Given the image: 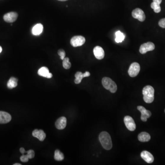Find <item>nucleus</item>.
Listing matches in <instances>:
<instances>
[{
    "label": "nucleus",
    "instance_id": "f257e3e1",
    "mask_svg": "<svg viewBox=\"0 0 165 165\" xmlns=\"http://www.w3.org/2000/svg\"><path fill=\"white\" fill-rule=\"evenodd\" d=\"M99 141L104 149L107 150H110L112 147V139L110 134L107 132H102L99 134Z\"/></svg>",
    "mask_w": 165,
    "mask_h": 165
},
{
    "label": "nucleus",
    "instance_id": "f03ea898",
    "mask_svg": "<svg viewBox=\"0 0 165 165\" xmlns=\"http://www.w3.org/2000/svg\"><path fill=\"white\" fill-rule=\"evenodd\" d=\"M143 94L144 95V99L147 103H151L154 101L155 90L153 87L147 85L143 89Z\"/></svg>",
    "mask_w": 165,
    "mask_h": 165
},
{
    "label": "nucleus",
    "instance_id": "7ed1b4c3",
    "mask_svg": "<svg viewBox=\"0 0 165 165\" xmlns=\"http://www.w3.org/2000/svg\"><path fill=\"white\" fill-rule=\"evenodd\" d=\"M102 84L104 87L111 92L114 93L117 90V85L114 81L110 78L104 77L102 80Z\"/></svg>",
    "mask_w": 165,
    "mask_h": 165
},
{
    "label": "nucleus",
    "instance_id": "20e7f679",
    "mask_svg": "<svg viewBox=\"0 0 165 165\" xmlns=\"http://www.w3.org/2000/svg\"><path fill=\"white\" fill-rule=\"evenodd\" d=\"M140 70H141V67L138 63H133L130 65L128 69V74L130 77H136L137 76L138 73H140Z\"/></svg>",
    "mask_w": 165,
    "mask_h": 165
},
{
    "label": "nucleus",
    "instance_id": "39448f33",
    "mask_svg": "<svg viewBox=\"0 0 165 165\" xmlns=\"http://www.w3.org/2000/svg\"><path fill=\"white\" fill-rule=\"evenodd\" d=\"M85 42V39L82 36H75L71 39L70 43L71 45L73 47L82 46L84 44Z\"/></svg>",
    "mask_w": 165,
    "mask_h": 165
},
{
    "label": "nucleus",
    "instance_id": "423d86ee",
    "mask_svg": "<svg viewBox=\"0 0 165 165\" xmlns=\"http://www.w3.org/2000/svg\"><path fill=\"white\" fill-rule=\"evenodd\" d=\"M133 17L137 19L141 22H143L146 19V15L142 10L140 8H136L132 12Z\"/></svg>",
    "mask_w": 165,
    "mask_h": 165
},
{
    "label": "nucleus",
    "instance_id": "0eeeda50",
    "mask_svg": "<svg viewBox=\"0 0 165 165\" xmlns=\"http://www.w3.org/2000/svg\"><path fill=\"white\" fill-rule=\"evenodd\" d=\"M124 122L127 128L131 131H133L136 129V124L132 117L127 116L124 117Z\"/></svg>",
    "mask_w": 165,
    "mask_h": 165
},
{
    "label": "nucleus",
    "instance_id": "6e6552de",
    "mask_svg": "<svg viewBox=\"0 0 165 165\" xmlns=\"http://www.w3.org/2000/svg\"><path fill=\"white\" fill-rule=\"evenodd\" d=\"M155 48V45L152 42H148L144 43L140 47V52L142 54H146L148 51H152Z\"/></svg>",
    "mask_w": 165,
    "mask_h": 165
},
{
    "label": "nucleus",
    "instance_id": "1a4fd4ad",
    "mask_svg": "<svg viewBox=\"0 0 165 165\" xmlns=\"http://www.w3.org/2000/svg\"><path fill=\"white\" fill-rule=\"evenodd\" d=\"M137 109L141 113V119L143 122H146L147 119L151 116V113L149 110H146L142 106H138Z\"/></svg>",
    "mask_w": 165,
    "mask_h": 165
},
{
    "label": "nucleus",
    "instance_id": "9d476101",
    "mask_svg": "<svg viewBox=\"0 0 165 165\" xmlns=\"http://www.w3.org/2000/svg\"><path fill=\"white\" fill-rule=\"evenodd\" d=\"M18 14L16 12H10L4 15L3 19L7 23H14L18 18Z\"/></svg>",
    "mask_w": 165,
    "mask_h": 165
},
{
    "label": "nucleus",
    "instance_id": "9b49d317",
    "mask_svg": "<svg viewBox=\"0 0 165 165\" xmlns=\"http://www.w3.org/2000/svg\"><path fill=\"white\" fill-rule=\"evenodd\" d=\"M93 53L95 58L98 60L102 59L105 56L104 50L101 46H97L94 47Z\"/></svg>",
    "mask_w": 165,
    "mask_h": 165
},
{
    "label": "nucleus",
    "instance_id": "f8f14e48",
    "mask_svg": "<svg viewBox=\"0 0 165 165\" xmlns=\"http://www.w3.org/2000/svg\"><path fill=\"white\" fill-rule=\"evenodd\" d=\"M12 117L10 114L6 112L0 111V123L5 124L10 122Z\"/></svg>",
    "mask_w": 165,
    "mask_h": 165
},
{
    "label": "nucleus",
    "instance_id": "ddd939ff",
    "mask_svg": "<svg viewBox=\"0 0 165 165\" xmlns=\"http://www.w3.org/2000/svg\"><path fill=\"white\" fill-rule=\"evenodd\" d=\"M141 157L146 162L151 163L154 161V158L153 155L147 151H143L141 153Z\"/></svg>",
    "mask_w": 165,
    "mask_h": 165
},
{
    "label": "nucleus",
    "instance_id": "4468645a",
    "mask_svg": "<svg viewBox=\"0 0 165 165\" xmlns=\"http://www.w3.org/2000/svg\"><path fill=\"white\" fill-rule=\"evenodd\" d=\"M56 128L59 130L63 129L67 125V119L64 117H62L56 120L55 123Z\"/></svg>",
    "mask_w": 165,
    "mask_h": 165
},
{
    "label": "nucleus",
    "instance_id": "2eb2a0df",
    "mask_svg": "<svg viewBox=\"0 0 165 165\" xmlns=\"http://www.w3.org/2000/svg\"><path fill=\"white\" fill-rule=\"evenodd\" d=\"M38 73L40 76L45 77L48 79H50L53 77V74L51 73H50L48 68L45 67L40 68L38 70Z\"/></svg>",
    "mask_w": 165,
    "mask_h": 165
},
{
    "label": "nucleus",
    "instance_id": "dca6fc26",
    "mask_svg": "<svg viewBox=\"0 0 165 165\" xmlns=\"http://www.w3.org/2000/svg\"><path fill=\"white\" fill-rule=\"evenodd\" d=\"M32 135L33 136L38 138L39 141H44L46 137V134L42 130L35 129L33 131Z\"/></svg>",
    "mask_w": 165,
    "mask_h": 165
},
{
    "label": "nucleus",
    "instance_id": "f3484780",
    "mask_svg": "<svg viewBox=\"0 0 165 165\" xmlns=\"http://www.w3.org/2000/svg\"><path fill=\"white\" fill-rule=\"evenodd\" d=\"M43 30V26L42 24H38L34 26L32 30L33 35H39L42 33Z\"/></svg>",
    "mask_w": 165,
    "mask_h": 165
},
{
    "label": "nucleus",
    "instance_id": "a211bd4d",
    "mask_svg": "<svg viewBox=\"0 0 165 165\" xmlns=\"http://www.w3.org/2000/svg\"><path fill=\"white\" fill-rule=\"evenodd\" d=\"M138 141L142 142L149 141L151 140V136L146 132H142L138 134Z\"/></svg>",
    "mask_w": 165,
    "mask_h": 165
},
{
    "label": "nucleus",
    "instance_id": "6ab92c4d",
    "mask_svg": "<svg viewBox=\"0 0 165 165\" xmlns=\"http://www.w3.org/2000/svg\"><path fill=\"white\" fill-rule=\"evenodd\" d=\"M18 80L14 77H11L7 82V86L9 89L14 88L18 85Z\"/></svg>",
    "mask_w": 165,
    "mask_h": 165
},
{
    "label": "nucleus",
    "instance_id": "aec40b11",
    "mask_svg": "<svg viewBox=\"0 0 165 165\" xmlns=\"http://www.w3.org/2000/svg\"><path fill=\"white\" fill-rule=\"evenodd\" d=\"M125 39V35L121 31H117L116 33V38L115 41L117 43H120L122 42Z\"/></svg>",
    "mask_w": 165,
    "mask_h": 165
},
{
    "label": "nucleus",
    "instance_id": "412c9836",
    "mask_svg": "<svg viewBox=\"0 0 165 165\" xmlns=\"http://www.w3.org/2000/svg\"><path fill=\"white\" fill-rule=\"evenodd\" d=\"M64 158V156L63 154L59 150H56L55 151V160L58 161H61L63 160Z\"/></svg>",
    "mask_w": 165,
    "mask_h": 165
},
{
    "label": "nucleus",
    "instance_id": "4be33fe9",
    "mask_svg": "<svg viewBox=\"0 0 165 165\" xmlns=\"http://www.w3.org/2000/svg\"><path fill=\"white\" fill-rule=\"evenodd\" d=\"M75 79L74 82L76 84H79L81 82L82 79L84 78L83 73L82 72H78L75 75Z\"/></svg>",
    "mask_w": 165,
    "mask_h": 165
},
{
    "label": "nucleus",
    "instance_id": "5701e85b",
    "mask_svg": "<svg viewBox=\"0 0 165 165\" xmlns=\"http://www.w3.org/2000/svg\"><path fill=\"white\" fill-rule=\"evenodd\" d=\"M63 68L66 69H68L71 67V64L69 62V58H65L63 60Z\"/></svg>",
    "mask_w": 165,
    "mask_h": 165
},
{
    "label": "nucleus",
    "instance_id": "b1692460",
    "mask_svg": "<svg viewBox=\"0 0 165 165\" xmlns=\"http://www.w3.org/2000/svg\"><path fill=\"white\" fill-rule=\"evenodd\" d=\"M151 7L154 10L156 13H159L161 11V7L160 4H157L156 2H153L151 4Z\"/></svg>",
    "mask_w": 165,
    "mask_h": 165
},
{
    "label": "nucleus",
    "instance_id": "393cba45",
    "mask_svg": "<svg viewBox=\"0 0 165 165\" xmlns=\"http://www.w3.org/2000/svg\"><path fill=\"white\" fill-rule=\"evenodd\" d=\"M26 153H27L26 155H27L29 159H32L35 157V151L33 150H29V151H26Z\"/></svg>",
    "mask_w": 165,
    "mask_h": 165
},
{
    "label": "nucleus",
    "instance_id": "a878e982",
    "mask_svg": "<svg viewBox=\"0 0 165 165\" xmlns=\"http://www.w3.org/2000/svg\"><path fill=\"white\" fill-rule=\"evenodd\" d=\"M58 54L60 56V58L63 60L64 59V58H65V56H66L65 51H64V50L62 49L59 50L58 51Z\"/></svg>",
    "mask_w": 165,
    "mask_h": 165
},
{
    "label": "nucleus",
    "instance_id": "bb28decb",
    "mask_svg": "<svg viewBox=\"0 0 165 165\" xmlns=\"http://www.w3.org/2000/svg\"><path fill=\"white\" fill-rule=\"evenodd\" d=\"M29 158H28L27 155H24L23 154V155L20 157V161L23 162H27L29 161Z\"/></svg>",
    "mask_w": 165,
    "mask_h": 165
},
{
    "label": "nucleus",
    "instance_id": "cd10ccee",
    "mask_svg": "<svg viewBox=\"0 0 165 165\" xmlns=\"http://www.w3.org/2000/svg\"><path fill=\"white\" fill-rule=\"evenodd\" d=\"M159 25L161 28H165V18L161 19L159 21Z\"/></svg>",
    "mask_w": 165,
    "mask_h": 165
},
{
    "label": "nucleus",
    "instance_id": "c85d7f7f",
    "mask_svg": "<svg viewBox=\"0 0 165 165\" xmlns=\"http://www.w3.org/2000/svg\"><path fill=\"white\" fill-rule=\"evenodd\" d=\"M90 73L89 72H86L84 73H83L84 78L85 77H89L90 76Z\"/></svg>",
    "mask_w": 165,
    "mask_h": 165
},
{
    "label": "nucleus",
    "instance_id": "c756f323",
    "mask_svg": "<svg viewBox=\"0 0 165 165\" xmlns=\"http://www.w3.org/2000/svg\"><path fill=\"white\" fill-rule=\"evenodd\" d=\"M20 151L22 154H24V153H26V151L24 148H21L20 149Z\"/></svg>",
    "mask_w": 165,
    "mask_h": 165
},
{
    "label": "nucleus",
    "instance_id": "7c9ffc66",
    "mask_svg": "<svg viewBox=\"0 0 165 165\" xmlns=\"http://www.w3.org/2000/svg\"><path fill=\"white\" fill-rule=\"evenodd\" d=\"M153 2L160 4L162 2V0H153Z\"/></svg>",
    "mask_w": 165,
    "mask_h": 165
},
{
    "label": "nucleus",
    "instance_id": "2f4dec72",
    "mask_svg": "<svg viewBox=\"0 0 165 165\" xmlns=\"http://www.w3.org/2000/svg\"><path fill=\"white\" fill-rule=\"evenodd\" d=\"M2 49L1 48V46H0V53H1V51H2Z\"/></svg>",
    "mask_w": 165,
    "mask_h": 165
},
{
    "label": "nucleus",
    "instance_id": "473e14b6",
    "mask_svg": "<svg viewBox=\"0 0 165 165\" xmlns=\"http://www.w3.org/2000/svg\"><path fill=\"white\" fill-rule=\"evenodd\" d=\"M14 165H21V164H19V163H15L14 164Z\"/></svg>",
    "mask_w": 165,
    "mask_h": 165
},
{
    "label": "nucleus",
    "instance_id": "72a5a7b5",
    "mask_svg": "<svg viewBox=\"0 0 165 165\" xmlns=\"http://www.w3.org/2000/svg\"><path fill=\"white\" fill-rule=\"evenodd\" d=\"M58 1H68V0H58Z\"/></svg>",
    "mask_w": 165,
    "mask_h": 165
},
{
    "label": "nucleus",
    "instance_id": "f704fd0d",
    "mask_svg": "<svg viewBox=\"0 0 165 165\" xmlns=\"http://www.w3.org/2000/svg\"></svg>",
    "mask_w": 165,
    "mask_h": 165
}]
</instances>
